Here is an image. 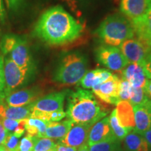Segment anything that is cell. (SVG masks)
<instances>
[{"instance_id":"cell-43","label":"cell","mask_w":151,"mask_h":151,"mask_svg":"<svg viewBox=\"0 0 151 151\" xmlns=\"http://www.w3.org/2000/svg\"><path fill=\"white\" fill-rule=\"evenodd\" d=\"M0 151H10V150H9L8 149H6L5 147H4L3 146H0Z\"/></svg>"},{"instance_id":"cell-34","label":"cell","mask_w":151,"mask_h":151,"mask_svg":"<svg viewBox=\"0 0 151 151\" xmlns=\"http://www.w3.org/2000/svg\"><path fill=\"white\" fill-rule=\"evenodd\" d=\"M6 7L11 13H17L24 5L25 0H4Z\"/></svg>"},{"instance_id":"cell-37","label":"cell","mask_w":151,"mask_h":151,"mask_svg":"<svg viewBox=\"0 0 151 151\" xmlns=\"http://www.w3.org/2000/svg\"><path fill=\"white\" fill-rule=\"evenodd\" d=\"M8 134V132L6 130L2 124V122H1V118H0V146H3L4 142Z\"/></svg>"},{"instance_id":"cell-12","label":"cell","mask_w":151,"mask_h":151,"mask_svg":"<svg viewBox=\"0 0 151 151\" xmlns=\"http://www.w3.org/2000/svg\"><path fill=\"white\" fill-rule=\"evenodd\" d=\"M151 6V0H120V10L130 21L137 20L146 14Z\"/></svg>"},{"instance_id":"cell-38","label":"cell","mask_w":151,"mask_h":151,"mask_svg":"<svg viewBox=\"0 0 151 151\" xmlns=\"http://www.w3.org/2000/svg\"><path fill=\"white\" fill-rule=\"evenodd\" d=\"M78 149L73 147L67 146L63 143H60L58 141V143L56 145V150L55 151H77Z\"/></svg>"},{"instance_id":"cell-25","label":"cell","mask_w":151,"mask_h":151,"mask_svg":"<svg viewBox=\"0 0 151 151\" xmlns=\"http://www.w3.org/2000/svg\"><path fill=\"white\" fill-rule=\"evenodd\" d=\"M129 102L133 106H151V99L145 93L143 88H136L132 87L130 91Z\"/></svg>"},{"instance_id":"cell-2","label":"cell","mask_w":151,"mask_h":151,"mask_svg":"<svg viewBox=\"0 0 151 151\" xmlns=\"http://www.w3.org/2000/svg\"><path fill=\"white\" fill-rule=\"evenodd\" d=\"M67 96L66 115L74 123L92 126L109 113L90 90L78 88L69 91Z\"/></svg>"},{"instance_id":"cell-23","label":"cell","mask_w":151,"mask_h":151,"mask_svg":"<svg viewBox=\"0 0 151 151\" xmlns=\"http://www.w3.org/2000/svg\"><path fill=\"white\" fill-rule=\"evenodd\" d=\"M48 123V121H44L38 118H27L25 123V130L27 131V134L30 136L43 137Z\"/></svg>"},{"instance_id":"cell-17","label":"cell","mask_w":151,"mask_h":151,"mask_svg":"<svg viewBox=\"0 0 151 151\" xmlns=\"http://www.w3.org/2000/svg\"><path fill=\"white\" fill-rule=\"evenodd\" d=\"M116 116L120 126L129 132L134 131L135 127L133 106L129 101H120L117 104Z\"/></svg>"},{"instance_id":"cell-29","label":"cell","mask_w":151,"mask_h":151,"mask_svg":"<svg viewBox=\"0 0 151 151\" xmlns=\"http://www.w3.org/2000/svg\"><path fill=\"white\" fill-rule=\"evenodd\" d=\"M34 148L32 151H55L57 143L52 139L46 137H33Z\"/></svg>"},{"instance_id":"cell-9","label":"cell","mask_w":151,"mask_h":151,"mask_svg":"<svg viewBox=\"0 0 151 151\" xmlns=\"http://www.w3.org/2000/svg\"><path fill=\"white\" fill-rule=\"evenodd\" d=\"M119 47L129 64H142L147 55L151 51L150 48L134 38L123 41Z\"/></svg>"},{"instance_id":"cell-19","label":"cell","mask_w":151,"mask_h":151,"mask_svg":"<svg viewBox=\"0 0 151 151\" xmlns=\"http://www.w3.org/2000/svg\"><path fill=\"white\" fill-rule=\"evenodd\" d=\"M113 73L107 69H98L87 72L80 81L81 87L84 89H92L109 79Z\"/></svg>"},{"instance_id":"cell-30","label":"cell","mask_w":151,"mask_h":151,"mask_svg":"<svg viewBox=\"0 0 151 151\" xmlns=\"http://www.w3.org/2000/svg\"><path fill=\"white\" fill-rule=\"evenodd\" d=\"M19 39V36L14 34H6L0 41V50L4 55H7L12 51Z\"/></svg>"},{"instance_id":"cell-3","label":"cell","mask_w":151,"mask_h":151,"mask_svg":"<svg viewBox=\"0 0 151 151\" xmlns=\"http://www.w3.org/2000/svg\"><path fill=\"white\" fill-rule=\"evenodd\" d=\"M88 70V59L79 51L63 54L55 69L52 79L62 86H73L80 82Z\"/></svg>"},{"instance_id":"cell-33","label":"cell","mask_w":151,"mask_h":151,"mask_svg":"<svg viewBox=\"0 0 151 151\" xmlns=\"http://www.w3.org/2000/svg\"><path fill=\"white\" fill-rule=\"evenodd\" d=\"M34 148V140L32 136L27 134L19 142L18 151H32Z\"/></svg>"},{"instance_id":"cell-21","label":"cell","mask_w":151,"mask_h":151,"mask_svg":"<svg viewBox=\"0 0 151 151\" xmlns=\"http://www.w3.org/2000/svg\"><path fill=\"white\" fill-rule=\"evenodd\" d=\"M73 124L70 119L62 122H48L44 137L52 139H61L65 137Z\"/></svg>"},{"instance_id":"cell-11","label":"cell","mask_w":151,"mask_h":151,"mask_svg":"<svg viewBox=\"0 0 151 151\" xmlns=\"http://www.w3.org/2000/svg\"><path fill=\"white\" fill-rule=\"evenodd\" d=\"M92 127V126L89 124L73 122L65 137L60 139L59 141L66 146L78 149L86 143H88V136Z\"/></svg>"},{"instance_id":"cell-7","label":"cell","mask_w":151,"mask_h":151,"mask_svg":"<svg viewBox=\"0 0 151 151\" xmlns=\"http://www.w3.org/2000/svg\"><path fill=\"white\" fill-rule=\"evenodd\" d=\"M120 82L121 79L118 76L112 74L102 83L92 88V92L104 102L117 105L120 101L119 97Z\"/></svg>"},{"instance_id":"cell-22","label":"cell","mask_w":151,"mask_h":151,"mask_svg":"<svg viewBox=\"0 0 151 151\" xmlns=\"http://www.w3.org/2000/svg\"><path fill=\"white\" fill-rule=\"evenodd\" d=\"M123 140L125 151H148L149 150L148 145L144 137L134 131L129 132Z\"/></svg>"},{"instance_id":"cell-24","label":"cell","mask_w":151,"mask_h":151,"mask_svg":"<svg viewBox=\"0 0 151 151\" xmlns=\"http://www.w3.org/2000/svg\"><path fill=\"white\" fill-rule=\"evenodd\" d=\"M26 120L27 118L22 120H14L1 118V122L4 127L8 133L14 134L18 138L21 137L25 131Z\"/></svg>"},{"instance_id":"cell-40","label":"cell","mask_w":151,"mask_h":151,"mask_svg":"<svg viewBox=\"0 0 151 151\" xmlns=\"http://www.w3.org/2000/svg\"><path fill=\"white\" fill-rule=\"evenodd\" d=\"M145 93L148 97L151 99V79H147L146 83L143 88Z\"/></svg>"},{"instance_id":"cell-20","label":"cell","mask_w":151,"mask_h":151,"mask_svg":"<svg viewBox=\"0 0 151 151\" xmlns=\"http://www.w3.org/2000/svg\"><path fill=\"white\" fill-rule=\"evenodd\" d=\"M32 111V103L22 106H11L0 104V118L22 120L30 118Z\"/></svg>"},{"instance_id":"cell-14","label":"cell","mask_w":151,"mask_h":151,"mask_svg":"<svg viewBox=\"0 0 151 151\" xmlns=\"http://www.w3.org/2000/svg\"><path fill=\"white\" fill-rule=\"evenodd\" d=\"M131 22L136 39L151 49V6L143 17Z\"/></svg>"},{"instance_id":"cell-16","label":"cell","mask_w":151,"mask_h":151,"mask_svg":"<svg viewBox=\"0 0 151 151\" xmlns=\"http://www.w3.org/2000/svg\"><path fill=\"white\" fill-rule=\"evenodd\" d=\"M121 72L122 79L128 81L134 88H143L147 81L141 64H129Z\"/></svg>"},{"instance_id":"cell-6","label":"cell","mask_w":151,"mask_h":151,"mask_svg":"<svg viewBox=\"0 0 151 151\" xmlns=\"http://www.w3.org/2000/svg\"><path fill=\"white\" fill-rule=\"evenodd\" d=\"M95 57L99 64L113 71H122L129 62L116 46L102 44L95 49Z\"/></svg>"},{"instance_id":"cell-39","label":"cell","mask_w":151,"mask_h":151,"mask_svg":"<svg viewBox=\"0 0 151 151\" xmlns=\"http://www.w3.org/2000/svg\"><path fill=\"white\" fill-rule=\"evenodd\" d=\"M6 18V13L4 8L3 0H0V22L4 23Z\"/></svg>"},{"instance_id":"cell-31","label":"cell","mask_w":151,"mask_h":151,"mask_svg":"<svg viewBox=\"0 0 151 151\" xmlns=\"http://www.w3.org/2000/svg\"><path fill=\"white\" fill-rule=\"evenodd\" d=\"M132 87V85L128 81L121 79L120 87V94H119V97H120V101H129Z\"/></svg>"},{"instance_id":"cell-32","label":"cell","mask_w":151,"mask_h":151,"mask_svg":"<svg viewBox=\"0 0 151 151\" xmlns=\"http://www.w3.org/2000/svg\"><path fill=\"white\" fill-rule=\"evenodd\" d=\"M19 138L12 134H8L6 138L3 146L10 151H18Z\"/></svg>"},{"instance_id":"cell-1","label":"cell","mask_w":151,"mask_h":151,"mask_svg":"<svg viewBox=\"0 0 151 151\" xmlns=\"http://www.w3.org/2000/svg\"><path fill=\"white\" fill-rule=\"evenodd\" d=\"M85 26L61 6L47 9L37 20L34 35L50 46H67L78 40L84 32Z\"/></svg>"},{"instance_id":"cell-18","label":"cell","mask_w":151,"mask_h":151,"mask_svg":"<svg viewBox=\"0 0 151 151\" xmlns=\"http://www.w3.org/2000/svg\"><path fill=\"white\" fill-rule=\"evenodd\" d=\"M135 127L134 131L142 134L151 128V106H133Z\"/></svg>"},{"instance_id":"cell-5","label":"cell","mask_w":151,"mask_h":151,"mask_svg":"<svg viewBox=\"0 0 151 151\" xmlns=\"http://www.w3.org/2000/svg\"><path fill=\"white\" fill-rule=\"evenodd\" d=\"M4 71L5 79L4 97L27 83L35 72V70L18 67L9 56L6 57L4 60Z\"/></svg>"},{"instance_id":"cell-26","label":"cell","mask_w":151,"mask_h":151,"mask_svg":"<svg viewBox=\"0 0 151 151\" xmlns=\"http://www.w3.org/2000/svg\"><path fill=\"white\" fill-rule=\"evenodd\" d=\"M70 9L77 18L82 16L85 10L91 4L92 0H59Z\"/></svg>"},{"instance_id":"cell-35","label":"cell","mask_w":151,"mask_h":151,"mask_svg":"<svg viewBox=\"0 0 151 151\" xmlns=\"http://www.w3.org/2000/svg\"><path fill=\"white\" fill-rule=\"evenodd\" d=\"M5 79L4 71V59L3 57H0V101L4 99Z\"/></svg>"},{"instance_id":"cell-15","label":"cell","mask_w":151,"mask_h":151,"mask_svg":"<svg viewBox=\"0 0 151 151\" xmlns=\"http://www.w3.org/2000/svg\"><path fill=\"white\" fill-rule=\"evenodd\" d=\"M41 91L39 88L16 90L5 97L7 104L11 106H22L33 103L40 96Z\"/></svg>"},{"instance_id":"cell-36","label":"cell","mask_w":151,"mask_h":151,"mask_svg":"<svg viewBox=\"0 0 151 151\" xmlns=\"http://www.w3.org/2000/svg\"><path fill=\"white\" fill-rule=\"evenodd\" d=\"M141 65L147 78L151 79V51L147 55Z\"/></svg>"},{"instance_id":"cell-27","label":"cell","mask_w":151,"mask_h":151,"mask_svg":"<svg viewBox=\"0 0 151 151\" xmlns=\"http://www.w3.org/2000/svg\"><path fill=\"white\" fill-rule=\"evenodd\" d=\"M109 123H110L111 130H112L115 137L120 141L123 140L124 137L128 134L129 132H130L127 129H124L120 126L116 116V109H114L112 111L110 116H109Z\"/></svg>"},{"instance_id":"cell-28","label":"cell","mask_w":151,"mask_h":151,"mask_svg":"<svg viewBox=\"0 0 151 151\" xmlns=\"http://www.w3.org/2000/svg\"><path fill=\"white\" fill-rule=\"evenodd\" d=\"M90 151H122L120 141L117 139L89 146Z\"/></svg>"},{"instance_id":"cell-4","label":"cell","mask_w":151,"mask_h":151,"mask_svg":"<svg viewBox=\"0 0 151 151\" xmlns=\"http://www.w3.org/2000/svg\"><path fill=\"white\" fill-rule=\"evenodd\" d=\"M104 44L118 47L127 39L134 37V32L129 19L116 14L106 17L94 32Z\"/></svg>"},{"instance_id":"cell-8","label":"cell","mask_w":151,"mask_h":151,"mask_svg":"<svg viewBox=\"0 0 151 151\" xmlns=\"http://www.w3.org/2000/svg\"><path fill=\"white\" fill-rule=\"evenodd\" d=\"M69 90L55 92L37 99L32 103V111L51 113L63 110L64 101Z\"/></svg>"},{"instance_id":"cell-41","label":"cell","mask_w":151,"mask_h":151,"mask_svg":"<svg viewBox=\"0 0 151 151\" xmlns=\"http://www.w3.org/2000/svg\"><path fill=\"white\" fill-rule=\"evenodd\" d=\"M141 135H142L143 137H144V139H146L149 148H151V128L145 132H143Z\"/></svg>"},{"instance_id":"cell-13","label":"cell","mask_w":151,"mask_h":151,"mask_svg":"<svg viewBox=\"0 0 151 151\" xmlns=\"http://www.w3.org/2000/svg\"><path fill=\"white\" fill-rule=\"evenodd\" d=\"M115 139L116 138L113 134L109 123V116H106L92 125L88 136V144L91 146Z\"/></svg>"},{"instance_id":"cell-42","label":"cell","mask_w":151,"mask_h":151,"mask_svg":"<svg viewBox=\"0 0 151 151\" xmlns=\"http://www.w3.org/2000/svg\"><path fill=\"white\" fill-rule=\"evenodd\" d=\"M77 151H90L89 146H88V143H86V144H84L83 146H82L79 148H78Z\"/></svg>"},{"instance_id":"cell-10","label":"cell","mask_w":151,"mask_h":151,"mask_svg":"<svg viewBox=\"0 0 151 151\" xmlns=\"http://www.w3.org/2000/svg\"><path fill=\"white\" fill-rule=\"evenodd\" d=\"M9 56L18 67L35 70V62L27 39L24 38L19 37L18 43L12 51L9 54Z\"/></svg>"}]
</instances>
